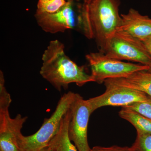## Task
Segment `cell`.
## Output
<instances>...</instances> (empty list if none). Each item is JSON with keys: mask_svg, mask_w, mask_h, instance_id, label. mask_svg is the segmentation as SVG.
<instances>
[{"mask_svg": "<svg viewBox=\"0 0 151 151\" xmlns=\"http://www.w3.org/2000/svg\"><path fill=\"white\" fill-rule=\"evenodd\" d=\"M105 81L144 92L151 97V71L149 70H139L126 77Z\"/></svg>", "mask_w": 151, "mask_h": 151, "instance_id": "cell-11", "label": "cell"}, {"mask_svg": "<svg viewBox=\"0 0 151 151\" xmlns=\"http://www.w3.org/2000/svg\"><path fill=\"white\" fill-rule=\"evenodd\" d=\"M86 58L91 68L93 82L99 84L107 79L126 77L136 71L150 68L148 65L108 58L99 51L86 55Z\"/></svg>", "mask_w": 151, "mask_h": 151, "instance_id": "cell-5", "label": "cell"}, {"mask_svg": "<svg viewBox=\"0 0 151 151\" xmlns=\"http://www.w3.org/2000/svg\"><path fill=\"white\" fill-rule=\"evenodd\" d=\"M40 151H52L48 147H46L44 148L43 149L41 150Z\"/></svg>", "mask_w": 151, "mask_h": 151, "instance_id": "cell-19", "label": "cell"}, {"mask_svg": "<svg viewBox=\"0 0 151 151\" xmlns=\"http://www.w3.org/2000/svg\"><path fill=\"white\" fill-rule=\"evenodd\" d=\"M132 147L136 151H151V133L137 132L136 140Z\"/></svg>", "mask_w": 151, "mask_h": 151, "instance_id": "cell-15", "label": "cell"}, {"mask_svg": "<svg viewBox=\"0 0 151 151\" xmlns=\"http://www.w3.org/2000/svg\"><path fill=\"white\" fill-rule=\"evenodd\" d=\"M77 94L70 91L65 93L60 99L51 116L45 119L37 132L29 136L22 135L19 144L23 151H40L47 147L58 132L63 119L70 110Z\"/></svg>", "mask_w": 151, "mask_h": 151, "instance_id": "cell-3", "label": "cell"}, {"mask_svg": "<svg viewBox=\"0 0 151 151\" xmlns=\"http://www.w3.org/2000/svg\"><path fill=\"white\" fill-rule=\"evenodd\" d=\"M121 16L122 19L117 30L127 33L142 42L151 36V18L148 16L143 15L132 8Z\"/></svg>", "mask_w": 151, "mask_h": 151, "instance_id": "cell-10", "label": "cell"}, {"mask_svg": "<svg viewBox=\"0 0 151 151\" xmlns=\"http://www.w3.org/2000/svg\"><path fill=\"white\" fill-rule=\"evenodd\" d=\"M71 118L69 110L63 119L58 132L49 143L47 147L52 151H78L68 135V127Z\"/></svg>", "mask_w": 151, "mask_h": 151, "instance_id": "cell-12", "label": "cell"}, {"mask_svg": "<svg viewBox=\"0 0 151 151\" xmlns=\"http://www.w3.org/2000/svg\"><path fill=\"white\" fill-rule=\"evenodd\" d=\"M124 107L129 108L151 119V102H136Z\"/></svg>", "mask_w": 151, "mask_h": 151, "instance_id": "cell-16", "label": "cell"}, {"mask_svg": "<svg viewBox=\"0 0 151 151\" xmlns=\"http://www.w3.org/2000/svg\"><path fill=\"white\" fill-rule=\"evenodd\" d=\"M10 106H0V151H23L19 142L21 130L27 117L18 114L11 118Z\"/></svg>", "mask_w": 151, "mask_h": 151, "instance_id": "cell-8", "label": "cell"}, {"mask_svg": "<svg viewBox=\"0 0 151 151\" xmlns=\"http://www.w3.org/2000/svg\"><path fill=\"white\" fill-rule=\"evenodd\" d=\"M142 42L145 45L151 58V36L143 41ZM149 67H150V68H149V70L151 71V63Z\"/></svg>", "mask_w": 151, "mask_h": 151, "instance_id": "cell-18", "label": "cell"}, {"mask_svg": "<svg viewBox=\"0 0 151 151\" xmlns=\"http://www.w3.org/2000/svg\"><path fill=\"white\" fill-rule=\"evenodd\" d=\"M73 1H69L62 8L53 13L36 12L37 24L46 32L55 34L73 29L76 25Z\"/></svg>", "mask_w": 151, "mask_h": 151, "instance_id": "cell-9", "label": "cell"}, {"mask_svg": "<svg viewBox=\"0 0 151 151\" xmlns=\"http://www.w3.org/2000/svg\"><path fill=\"white\" fill-rule=\"evenodd\" d=\"M119 115L121 118L131 123L137 132L151 133V119L127 107H122Z\"/></svg>", "mask_w": 151, "mask_h": 151, "instance_id": "cell-13", "label": "cell"}, {"mask_svg": "<svg viewBox=\"0 0 151 151\" xmlns=\"http://www.w3.org/2000/svg\"><path fill=\"white\" fill-rule=\"evenodd\" d=\"M68 1L67 0H38L36 11L53 13L62 8Z\"/></svg>", "mask_w": 151, "mask_h": 151, "instance_id": "cell-14", "label": "cell"}, {"mask_svg": "<svg viewBox=\"0 0 151 151\" xmlns=\"http://www.w3.org/2000/svg\"><path fill=\"white\" fill-rule=\"evenodd\" d=\"M91 151H136L133 147H122L113 146L110 147H103L100 146L94 147L91 149Z\"/></svg>", "mask_w": 151, "mask_h": 151, "instance_id": "cell-17", "label": "cell"}, {"mask_svg": "<svg viewBox=\"0 0 151 151\" xmlns=\"http://www.w3.org/2000/svg\"><path fill=\"white\" fill-rule=\"evenodd\" d=\"M103 94L88 99L93 111L106 106L126 107L136 102H151V97L144 92L104 81Z\"/></svg>", "mask_w": 151, "mask_h": 151, "instance_id": "cell-7", "label": "cell"}, {"mask_svg": "<svg viewBox=\"0 0 151 151\" xmlns=\"http://www.w3.org/2000/svg\"><path fill=\"white\" fill-rule=\"evenodd\" d=\"M120 0H82L78 24L83 34L96 42L99 50L121 23Z\"/></svg>", "mask_w": 151, "mask_h": 151, "instance_id": "cell-1", "label": "cell"}, {"mask_svg": "<svg viewBox=\"0 0 151 151\" xmlns=\"http://www.w3.org/2000/svg\"><path fill=\"white\" fill-rule=\"evenodd\" d=\"M99 52L111 59L134 61L148 66L151 63L150 56L142 42L121 31L116 30Z\"/></svg>", "mask_w": 151, "mask_h": 151, "instance_id": "cell-4", "label": "cell"}, {"mask_svg": "<svg viewBox=\"0 0 151 151\" xmlns=\"http://www.w3.org/2000/svg\"><path fill=\"white\" fill-rule=\"evenodd\" d=\"M70 110L71 118L68 127L70 140L78 151H91L87 139V129L89 118L94 111L89 100L77 94Z\"/></svg>", "mask_w": 151, "mask_h": 151, "instance_id": "cell-6", "label": "cell"}, {"mask_svg": "<svg viewBox=\"0 0 151 151\" xmlns=\"http://www.w3.org/2000/svg\"><path fill=\"white\" fill-rule=\"evenodd\" d=\"M64 49V44L60 41L50 42L42 54L41 76L59 92L62 88L67 89L71 83L81 86L93 82L91 74L70 59Z\"/></svg>", "mask_w": 151, "mask_h": 151, "instance_id": "cell-2", "label": "cell"}, {"mask_svg": "<svg viewBox=\"0 0 151 151\" xmlns=\"http://www.w3.org/2000/svg\"><path fill=\"white\" fill-rule=\"evenodd\" d=\"M67 1H73V0H67Z\"/></svg>", "mask_w": 151, "mask_h": 151, "instance_id": "cell-20", "label": "cell"}]
</instances>
